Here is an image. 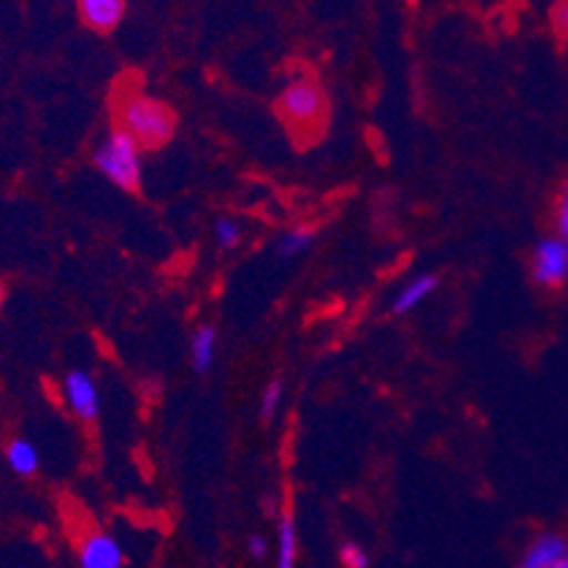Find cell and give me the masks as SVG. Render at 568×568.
I'll return each mask as SVG.
<instances>
[{"label":"cell","mask_w":568,"mask_h":568,"mask_svg":"<svg viewBox=\"0 0 568 568\" xmlns=\"http://www.w3.org/2000/svg\"><path fill=\"white\" fill-rule=\"evenodd\" d=\"M276 116L282 125L302 142H316L327 129L329 103L318 80L293 78L278 91Z\"/></svg>","instance_id":"1"},{"label":"cell","mask_w":568,"mask_h":568,"mask_svg":"<svg viewBox=\"0 0 568 568\" xmlns=\"http://www.w3.org/2000/svg\"><path fill=\"white\" fill-rule=\"evenodd\" d=\"M116 129L134 136L142 151H160L176 134V111L165 100L131 91L116 105Z\"/></svg>","instance_id":"2"},{"label":"cell","mask_w":568,"mask_h":568,"mask_svg":"<svg viewBox=\"0 0 568 568\" xmlns=\"http://www.w3.org/2000/svg\"><path fill=\"white\" fill-rule=\"evenodd\" d=\"M94 169L116 185L120 191H140L142 185V145L123 129H111L103 140L98 142V149L91 154Z\"/></svg>","instance_id":"3"},{"label":"cell","mask_w":568,"mask_h":568,"mask_svg":"<svg viewBox=\"0 0 568 568\" xmlns=\"http://www.w3.org/2000/svg\"><path fill=\"white\" fill-rule=\"evenodd\" d=\"M529 276L542 291H562L568 284V242L549 233L535 242L529 256Z\"/></svg>","instance_id":"4"},{"label":"cell","mask_w":568,"mask_h":568,"mask_svg":"<svg viewBox=\"0 0 568 568\" xmlns=\"http://www.w3.org/2000/svg\"><path fill=\"white\" fill-rule=\"evenodd\" d=\"M63 400L71 415L83 424L98 420L100 415V387L89 369H71L63 378Z\"/></svg>","instance_id":"5"},{"label":"cell","mask_w":568,"mask_h":568,"mask_svg":"<svg viewBox=\"0 0 568 568\" xmlns=\"http://www.w3.org/2000/svg\"><path fill=\"white\" fill-rule=\"evenodd\" d=\"M78 568H125V551L111 531H85L78 540Z\"/></svg>","instance_id":"6"},{"label":"cell","mask_w":568,"mask_h":568,"mask_svg":"<svg viewBox=\"0 0 568 568\" xmlns=\"http://www.w3.org/2000/svg\"><path fill=\"white\" fill-rule=\"evenodd\" d=\"M568 555V537L562 531H540L526 542L515 568H555Z\"/></svg>","instance_id":"7"},{"label":"cell","mask_w":568,"mask_h":568,"mask_svg":"<svg viewBox=\"0 0 568 568\" xmlns=\"http://www.w3.org/2000/svg\"><path fill=\"white\" fill-rule=\"evenodd\" d=\"M78 14L94 32H114L125 14V0H78Z\"/></svg>","instance_id":"8"},{"label":"cell","mask_w":568,"mask_h":568,"mask_svg":"<svg viewBox=\"0 0 568 568\" xmlns=\"http://www.w3.org/2000/svg\"><path fill=\"white\" fill-rule=\"evenodd\" d=\"M440 287V278L435 276V273H420V276L409 278L404 287H400L398 293H395L393 304H389V311L395 313V316H404V313H413L415 307H420V304L426 302V298L433 296L435 291Z\"/></svg>","instance_id":"9"},{"label":"cell","mask_w":568,"mask_h":568,"mask_svg":"<svg viewBox=\"0 0 568 568\" xmlns=\"http://www.w3.org/2000/svg\"><path fill=\"white\" fill-rule=\"evenodd\" d=\"M273 568H298V529L291 509L278 511L276 562H273Z\"/></svg>","instance_id":"10"},{"label":"cell","mask_w":568,"mask_h":568,"mask_svg":"<svg viewBox=\"0 0 568 568\" xmlns=\"http://www.w3.org/2000/svg\"><path fill=\"white\" fill-rule=\"evenodd\" d=\"M216 347H220L216 327L213 324H200L194 329V336H191V367H194V373H211L213 362H216Z\"/></svg>","instance_id":"11"},{"label":"cell","mask_w":568,"mask_h":568,"mask_svg":"<svg viewBox=\"0 0 568 568\" xmlns=\"http://www.w3.org/2000/svg\"><path fill=\"white\" fill-rule=\"evenodd\" d=\"M7 464L14 475H20V478H32L40 469L38 446L27 438H12L7 444Z\"/></svg>","instance_id":"12"},{"label":"cell","mask_w":568,"mask_h":568,"mask_svg":"<svg viewBox=\"0 0 568 568\" xmlns=\"http://www.w3.org/2000/svg\"><path fill=\"white\" fill-rule=\"evenodd\" d=\"M313 242H316V231L307 225H298L291 227V231H284L273 247H276L278 258H296L311 251Z\"/></svg>","instance_id":"13"},{"label":"cell","mask_w":568,"mask_h":568,"mask_svg":"<svg viewBox=\"0 0 568 568\" xmlns=\"http://www.w3.org/2000/svg\"><path fill=\"white\" fill-rule=\"evenodd\" d=\"M282 400H284V382L282 378H271V382L265 384V389H262V398H258V418L265 420H273L278 415V409H282Z\"/></svg>","instance_id":"14"},{"label":"cell","mask_w":568,"mask_h":568,"mask_svg":"<svg viewBox=\"0 0 568 568\" xmlns=\"http://www.w3.org/2000/svg\"><path fill=\"white\" fill-rule=\"evenodd\" d=\"M213 236H216V245L222 251H233V247H240L242 240H245V227L233 220V216H220L216 225H213Z\"/></svg>","instance_id":"15"},{"label":"cell","mask_w":568,"mask_h":568,"mask_svg":"<svg viewBox=\"0 0 568 568\" xmlns=\"http://www.w3.org/2000/svg\"><path fill=\"white\" fill-rule=\"evenodd\" d=\"M338 562L344 568H369V551L364 549L362 542L347 540L338 546Z\"/></svg>","instance_id":"16"},{"label":"cell","mask_w":568,"mask_h":568,"mask_svg":"<svg viewBox=\"0 0 568 568\" xmlns=\"http://www.w3.org/2000/svg\"><path fill=\"white\" fill-rule=\"evenodd\" d=\"M555 233L568 242V180L562 182L555 200Z\"/></svg>","instance_id":"17"},{"label":"cell","mask_w":568,"mask_h":568,"mask_svg":"<svg viewBox=\"0 0 568 568\" xmlns=\"http://www.w3.org/2000/svg\"><path fill=\"white\" fill-rule=\"evenodd\" d=\"M247 555H251L253 560H265V557L271 555V542H267V537L262 535L247 537Z\"/></svg>","instance_id":"18"},{"label":"cell","mask_w":568,"mask_h":568,"mask_svg":"<svg viewBox=\"0 0 568 568\" xmlns=\"http://www.w3.org/2000/svg\"><path fill=\"white\" fill-rule=\"evenodd\" d=\"M555 27L560 29V32H568V3H560V7L555 9Z\"/></svg>","instance_id":"19"},{"label":"cell","mask_w":568,"mask_h":568,"mask_svg":"<svg viewBox=\"0 0 568 568\" xmlns=\"http://www.w3.org/2000/svg\"><path fill=\"white\" fill-rule=\"evenodd\" d=\"M555 568H568V555L566 557H562V560L560 562H557V566Z\"/></svg>","instance_id":"20"},{"label":"cell","mask_w":568,"mask_h":568,"mask_svg":"<svg viewBox=\"0 0 568 568\" xmlns=\"http://www.w3.org/2000/svg\"><path fill=\"white\" fill-rule=\"evenodd\" d=\"M0 304H3V287H0Z\"/></svg>","instance_id":"21"}]
</instances>
